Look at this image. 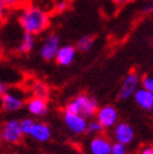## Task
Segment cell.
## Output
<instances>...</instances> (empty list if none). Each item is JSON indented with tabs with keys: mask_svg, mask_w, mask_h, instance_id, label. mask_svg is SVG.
Returning a JSON list of instances; mask_svg holds the SVG:
<instances>
[{
	"mask_svg": "<svg viewBox=\"0 0 153 154\" xmlns=\"http://www.w3.org/2000/svg\"><path fill=\"white\" fill-rule=\"evenodd\" d=\"M18 23L24 33L35 36L48 30L50 26V15L42 6L27 2L19 9Z\"/></svg>",
	"mask_w": 153,
	"mask_h": 154,
	"instance_id": "6da1fadb",
	"label": "cell"
},
{
	"mask_svg": "<svg viewBox=\"0 0 153 154\" xmlns=\"http://www.w3.org/2000/svg\"><path fill=\"white\" fill-rule=\"evenodd\" d=\"M0 133H2L3 140L9 144H19L21 143L23 137H24L20 129V120L18 119L6 120L0 128Z\"/></svg>",
	"mask_w": 153,
	"mask_h": 154,
	"instance_id": "7a4b0ae2",
	"label": "cell"
},
{
	"mask_svg": "<svg viewBox=\"0 0 153 154\" xmlns=\"http://www.w3.org/2000/svg\"><path fill=\"white\" fill-rule=\"evenodd\" d=\"M74 100L78 105V109H79V114L83 115L86 119H90L95 117L97 110L99 109V105H98V100L88 94H79L74 98Z\"/></svg>",
	"mask_w": 153,
	"mask_h": 154,
	"instance_id": "3957f363",
	"label": "cell"
},
{
	"mask_svg": "<svg viewBox=\"0 0 153 154\" xmlns=\"http://www.w3.org/2000/svg\"><path fill=\"white\" fill-rule=\"evenodd\" d=\"M139 85H141V76L136 72H129L124 76L123 82L120 84L119 93H118L119 99L126 100V99L132 98L133 94L137 91V89L139 88Z\"/></svg>",
	"mask_w": 153,
	"mask_h": 154,
	"instance_id": "277c9868",
	"label": "cell"
},
{
	"mask_svg": "<svg viewBox=\"0 0 153 154\" xmlns=\"http://www.w3.org/2000/svg\"><path fill=\"white\" fill-rule=\"evenodd\" d=\"M95 119L104 129H111L118 123V110L111 104L99 108L95 114Z\"/></svg>",
	"mask_w": 153,
	"mask_h": 154,
	"instance_id": "5b68a950",
	"label": "cell"
},
{
	"mask_svg": "<svg viewBox=\"0 0 153 154\" xmlns=\"http://www.w3.org/2000/svg\"><path fill=\"white\" fill-rule=\"evenodd\" d=\"M59 47H60V39L57 34L52 33V34L47 35L40 45V50H39L40 57L47 61L54 60Z\"/></svg>",
	"mask_w": 153,
	"mask_h": 154,
	"instance_id": "8992f818",
	"label": "cell"
},
{
	"mask_svg": "<svg viewBox=\"0 0 153 154\" xmlns=\"http://www.w3.org/2000/svg\"><path fill=\"white\" fill-rule=\"evenodd\" d=\"M64 124L65 127L70 130L75 135H80L86 133V129L88 125V119H86L80 114H70V113H64Z\"/></svg>",
	"mask_w": 153,
	"mask_h": 154,
	"instance_id": "52a82bcc",
	"label": "cell"
},
{
	"mask_svg": "<svg viewBox=\"0 0 153 154\" xmlns=\"http://www.w3.org/2000/svg\"><path fill=\"white\" fill-rule=\"evenodd\" d=\"M113 138L114 140L122 143L124 145L131 144L134 140V129L132 128L131 124H128L126 122H120L117 123L116 125L113 127Z\"/></svg>",
	"mask_w": 153,
	"mask_h": 154,
	"instance_id": "ba28073f",
	"label": "cell"
},
{
	"mask_svg": "<svg viewBox=\"0 0 153 154\" xmlns=\"http://www.w3.org/2000/svg\"><path fill=\"white\" fill-rule=\"evenodd\" d=\"M23 106H24V100H23L20 97L14 95V94L9 93V91H5V93L0 97V108L8 113L18 112Z\"/></svg>",
	"mask_w": 153,
	"mask_h": 154,
	"instance_id": "9c48e42d",
	"label": "cell"
},
{
	"mask_svg": "<svg viewBox=\"0 0 153 154\" xmlns=\"http://www.w3.org/2000/svg\"><path fill=\"white\" fill-rule=\"evenodd\" d=\"M29 137H32L34 140L45 143L52 138V129L47 123L43 122H34L33 127L30 128V132L28 134Z\"/></svg>",
	"mask_w": 153,
	"mask_h": 154,
	"instance_id": "30bf717a",
	"label": "cell"
},
{
	"mask_svg": "<svg viewBox=\"0 0 153 154\" xmlns=\"http://www.w3.org/2000/svg\"><path fill=\"white\" fill-rule=\"evenodd\" d=\"M75 55H76V49H75L74 45H70V44L60 45L58 51H57V55H55L54 60L59 65L68 66L74 61Z\"/></svg>",
	"mask_w": 153,
	"mask_h": 154,
	"instance_id": "8fae6325",
	"label": "cell"
},
{
	"mask_svg": "<svg viewBox=\"0 0 153 154\" xmlns=\"http://www.w3.org/2000/svg\"><path fill=\"white\" fill-rule=\"evenodd\" d=\"M90 154H111L112 142L104 135H95L89 142Z\"/></svg>",
	"mask_w": 153,
	"mask_h": 154,
	"instance_id": "7c38bea8",
	"label": "cell"
},
{
	"mask_svg": "<svg viewBox=\"0 0 153 154\" xmlns=\"http://www.w3.org/2000/svg\"><path fill=\"white\" fill-rule=\"evenodd\" d=\"M133 98L137 105L142 108L143 110H146V112L153 110V93H151V91L143 88H138L136 93L133 94Z\"/></svg>",
	"mask_w": 153,
	"mask_h": 154,
	"instance_id": "4fadbf2b",
	"label": "cell"
},
{
	"mask_svg": "<svg viewBox=\"0 0 153 154\" xmlns=\"http://www.w3.org/2000/svg\"><path fill=\"white\" fill-rule=\"evenodd\" d=\"M27 109L29 110L30 114L35 115V117H44L48 113V102L47 99H42V98H36L32 97L27 102Z\"/></svg>",
	"mask_w": 153,
	"mask_h": 154,
	"instance_id": "5bb4252c",
	"label": "cell"
},
{
	"mask_svg": "<svg viewBox=\"0 0 153 154\" xmlns=\"http://www.w3.org/2000/svg\"><path fill=\"white\" fill-rule=\"evenodd\" d=\"M34 47H35V36L32 34L24 33L17 48V51L20 54H28L34 49Z\"/></svg>",
	"mask_w": 153,
	"mask_h": 154,
	"instance_id": "9a60e30c",
	"label": "cell"
},
{
	"mask_svg": "<svg viewBox=\"0 0 153 154\" xmlns=\"http://www.w3.org/2000/svg\"><path fill=\"white\" fill-rule=\"evenodd\" d=\"M93 45H94V38L92 35H84L78 39V42L75 44V49L82 53H87L93 48Z\"/></svg>",
	"mask_w": 153,
	"mask_h": 154,
	"instance_id": "2e32d148",
	"label": "cell"
},
{
	"mask_svg": "<svg viewBox=\"0 0 153 154\" xmlns=\"http://www.w3.org/2000/svg\"><path fill=\"white\" fill-rule=\"evenodd\" d=\"M32 93H33V97L42 98V99H48L49 88L42 82H34L32 84Z\"/></svg>",
	"mask_w": 153,
	"mask_h": 154,
	"instance_id": "e0dca14e",
	"label": "cell"
},
{
	"mask_svg": "<svg viewBox=\"0 0 153 154\" xmlns=\"http://www.w3.org/2000/svg\"><path fill=\"white\" fill-rule=\"evenodd\" d=\"M104 130V128L99 124V122L97 119H93L88 122V125H87V129H86V133L88 134H92V135H101V133Z\"/></svg>",
	"mask_w": 153,
	"mask_h": 154,
	"instance_id": "ac0fdd59",
	"label": "cell"
},
{
	"mask_svg": "<svg viewBox=\"0 0 153 154\" xmlns=\"http://www.w3.org/2000/svg\"><path fill=\"white\" fill-rule=\"evenodd\" d=\"M0 2L3 3L8 11H10V10H19L27 3V0H0Z\"/></svg>",
	"mask_w": 153,
	"mask_h": 154,
	"instance_id": "d6986e66",
	"label": "cell"
},
{
	"mask_svg": "<svg viewBox=\"0 0 153 154\" xmlns=\"http://www.w3.org/2000/svg\"><path fill=\"white\" fill-rule=\"evenodd\" d=\"M69 9V2L68 0H57L53 5V10L57 14H62Z\"/></svg>",
	"mask_w": 153,
	"mask_h": 154,
	"instance_id": "ffe728a7",
	"label": "cell"
},
{
	"mask_svg": "<svg viewBox=\"0 0 153 154\" xmlns=\"http://www.w3.org/2000/svg\"><path fill=\"white\" fill-rule=\"evenodd\" d=\"M34 122H35V120L32 119V118H24L23 120H20V129H21L23 134H24V135H28V134H29L30 128L33 127Z\"/></svg>",
	"mask_w": 153,
	"mask_h": 154,
	"instance_id": "44dd1931",
	"label": "cell"
},
{
	"mask_svg": "<svg viewBox=\"0 0 153 154\" xmlns=\"http://www.w3.org/2000/svg\"><path fill=\"white\" fill-rule=\"evenodd\" d=\"M111 154H127V145L114 142L111 147Z\"/></svg>",
	"mask_w": 153,
	"mask_h": 154,
	"instance_id": "7402d4cb",
	"label": "cell"
},
{
	"mask_svg": "<svg viewBox=\"0 0 153 154\" xmlns=\"http://www.w3.org/2000/svg\"><path fill=\"white\" fill-rule=\"evenodd\" d=\"M141 85L143 89H146L151 93H153V76L152 75H146L141 79Z\"/></svg>",
	"mask_w": 153,
	"mask_h": 154,
	"instance_id": "603a6c76",
	"label": "cell"
},
{
	"mask_svg": "<svg viewBox=\"0 0 153 154\" xmlns=\"http://www.w3.org/2000/svg\"><path fill=\"white\" fill-rule=\"evenodd\" d=\"M64 113H70V114H79V109H78V105H76L75 100L72 99L70 102H68L65 104L64 108Z\"/></svg>",
	"mask_w": 153,
	"mask_h": 154,
	"instance_id": "cb8c5ba5",
	"label": "cell"
},
{
	"mask_svg": "<svg viewBox=\"0 0 153 154\" xmlns=\"http://www.w3.org/2000/svg\"><path fill=\"white\" fill-rule=\"evenodd\" d=\"M8 15H9V11L6 10V8L3 5V3L0 2V25L4 24L8 19Z\"/></svg>",
	"mask_w": 153,
	"mask_h": 154,
	"instance_id": "d4e9b609",
	"label": "cell"
},
{
	"mask_svg": "<svg viewBox=\"0 0 153 154\" xmlns=\"http://www.w3.org/2000/svg\"><path fill=\"white\" fill-rule=\"evenodd\" d=\"M144 13H148V14H153V0H151V2H148L146 5H144L143 8Z\"/></svg>",
	"mask_w": 153,
	"mask_h": 154,
	"instance_id": "484cf974",
	"label": "cell"
},
{
	"mask_svg": "<svg viewBox=\"0 0 153 154\" xmlns=\"http://www.w3.org/2000/svg\"><path fill=\"white\" fill-rule=\"evenodd\" d=\"M139 154H153V147H143Z\"/></svg>",
	"mask_w": 153,
	"mask_h": 154,
	"instance_id": "4316f807",
	"label": "cell"
},
{
	"mask_svg": "<svg viewBox=\"0 0 153 154\" xmlns=\"http://www.w3.org/2000/svg\"><path fill=\"white\" fill-rule=\"evenodd\" d=\"M112 2H113L114 4H117V5L122 6V5H126V4H128V3L133 2V0H112Z\"/></svg>",
	"mask_w": 153,
	"mask_h": 154,
	"instance_id": "83f0119b",
	"label": "cell"
},
{
	"mask_svg": "<svg viewBox=\"0 0 153 154\" xmlns=\"http://www.w3.org/2000/svg\"><path fill=\"white\" fill-rule=\"evenodd\" d=\"M5 91H8V87H6V84L3 83V82H0V97H2Z\"/></svg>",
	"mask_w": 153,
	"mask_h": 154,
	"instance_id": "f1b7e54d",
	"label": "cell"
},
{
	"mask_svg": "<svg viewBox=\"0 0 153 154\" xmlns=\"http://www.w3.org/2000/svg\"><path fill=\"white\" fill-rule=\"evenodd\" d=\"M3 140V138H2V133H0V142H2Z\"/></svg>",
	"mask_w": 153,
	"mask_h": 154,
	"instance_id": "f546056e",
	"label": "cell"
},
{
	"mask_svg": "<svg viewBox=\"0 0 153 154\" xmlns=\"http://www.w3.org/2000/svg\"><path fill=\"white\" fill-rule=\"evenodd\" d=\"M147 2H151V0H147Z\"/></svg>",
	"mask_w": 153,
	"mask_h": 154,
	"instance_id": "4dcf8cb0",
	"label": "cell"
}]
</instances>
